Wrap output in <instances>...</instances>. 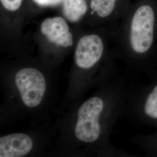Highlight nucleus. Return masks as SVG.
Segmentation results:
<instances>
[{"mask_svg": "<svg viewBox=\"0 0 157 157\" xmlns=\"http://www.w3.org/2000/svg\"><path fill=\"white\" fill-rule=\"evenodd\" d=\"M154 12L150 6H141L135 11L130 23V44L138 54L147 52L151 47L154 39Z\"/></svg>", "mask_w": 157, "mask_h": 157, "instance_id": "1", "label": "nucleus"}, {"mask_svg": "<svg viewBox=\"0 0 157 157\" xmlns=\"http://www.w3.org/2000/svg\"><path fill=\"white\" fill-rule=\"evenodd\" d=\"M103 108L104 102L99 97L90 98L80 107L75 129V136L79 140L92 143L98 139L101 131L99 116Z\"/></svg>", "mask_w": 157, "mask_h": 157, "instance_id": "2", "label": "nucleus"}, {"mask_svg": "<svg viewBox=\"0 0 157 157\" xmlns=\"http://www.w3.org/2000/svg\"><path fill=\"white\" fill-rule=\"evenodd\" d=\"M15 81L23 104L29 108L39 105L46 90L44 75L36 69L25 68L17 73Z\"/></svg>", "mask_w": 157, "mask_h": 157, "instance_id": "3", "label": "nucleus"}, {"mask_svg": "<svg viewBox=\"0 0 157 157\" xmlns=\"http://www.w3.org/2000/svg\"><path fill=\"white\" fill-rule=\"evenodd\" d=\"M69 22L61 15L44 19L40 25V32L49 43L63 48L73 45V34Z\"/></svg>", "mask_w": 157, "mask_h": 157, "instance_id": "4", "label": "nucleus"}, {"mask_svg": "<svg viewBox=\"0 0 157 157\" xmlns=\"http://www.w3.org/2000/svg\"><path fill=\"white\" fill-rule=\"evenodd\" d=\"M104 50V43L98 35L89 34L81 37L75 51L76 65L82 69H90L101 59Z\"/></svg>", "mask_w": 157, "mask_h": 157, "instance_id": "5", "label": "nucleus"}, {"mask_svg": "<svg viewBox=\"0 0 157 157\" xmlns=\"http://www.w3.org/2000/svg\"><path fill=\"white\" fill-rule=\"evenodd\" d=\"M33 143L28 135L14 133L0 137V157H20L28 154Z\"/></svg>", "mask_w": 157, "mask_h": 157, "instance_id": "6", "label": "nucleus"}, {"mask_svg": "<svg viewBox=\"0 0 157 157\" xmlns=\"http://www.w3.org/2000/svg\"><path fill=\"white\" fill-rule=\"evenodd\" d=\"M90 0H64L59 8L61 15L71 23H78L85 19Z\"/></svg>", "mask_w": 157, "mask_h": 157, "instance_id": "7", "label": "nucleus"}, {"mask_svg": "<svg viewBox=\"0 0 157 157\" xmlns=\"http://www.w3.org/2000/svg\"><path fill=\"white\" fill-rule=\"evenodd\" d=\"M28 0H0V13L8 23L22 22L26 17Z\"/></svg>", "mask_w": 157, "mask_h": 157, "instance_id": "8", "label": "nucleus"}, {"mask_svg": "<svg viewBox=\"0 0 157 157\" xmlns=\"http://www.w3.org/2000/svg\"><path fill=\"white\" fill-rule=\"evenodd\" d=\"M118 0H90L89 8L85 19H105L114 12Z\"/></svg>", "mask_w": 157, "mask_h": 157, "instance_id": "9", "label": "nucleus"}, {"mask_svg": "<svg viewBox=\"0 0 157 157\" xmlns=\"http://www.w3.org/2000/svg\"><path fill=\"white\" fill-rule=\"evenodd\" d=\"M64 0H28L26 17L35 15L47 9L60 8Z\"/></svg>", "mask_w": 157, "mask_h": 157, "instance_id": "10", "label": "nucleus"}, {"mask_svg": "<svg viewBox=\"0 0 157 157\" xmlns=\"http://www.w3.org/2000/svg\"><path fill=\"white\" fill-rule=\"evenodd\" d=\"M144 111L149 117L157 119V85L147 98Z\"/></svg>", "mask_w": 157, "mask_h": 157, "instance_id": "11", "label": "nucleus"}]
</instances>
